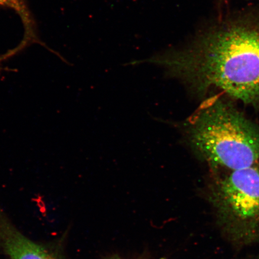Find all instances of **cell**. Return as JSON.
Returning a JSON list of instances; mask_svg holds the SVG:
<instances>
[{
  "instance_id": "obj_1",
  "label": "cell",
  "mask_w": 259,
  "mask_h": 259,
  "mask_svg": "<svg viewBox=\"0 0 259 259\" xmlns=\"http://www.w3.org/2000/svg\"><path fill=\"white\" fill-rule=\"evenodd\" d=\"M145 61L197 90H218L245 104L259 103V24L253 21L219 25L186 48Z\"/></svg>"
},
{
  "instance_id": "obj_2",
  "label": "cell",
  "mask_w": 259,
  "mask_h": 259,
  "mask_svg": "<svg viewBox=\"0 0 259 259\" xmlns=\"http://www.w3.org/2000/svg\"><path fill=\"white\" fill-rule=\"evenodd\" d=\"M188 129L193 148L213 166L234 170L259 163L258 128L220 99L204 103Z\"/></svg>"
},
{
  "instance_id": "obj_3",
  "label": "cell",
  "mask_w": 259,
  "mask_h": 259,
  "mask_svg": "<svg viewBox=\"0 0 259 259\" xmlns=\"http://www.w3.org/2000/svg\"><path fill=\"white\" fill-rule=\"evenodd\" d=\"M209 201L227 238L234 244L259 240V169L231 170L213 186Z\"/></svg>"
},
{
  "instance_id": "obj_4",
  "label": "cell",
  "mask_w": 259,
  "mask_h": 259,
  "mask_svg": "<svg viewBox=\"0 0 259 259\" xmlns=\"http://www.w3.org/2000/svg\"><path fill=\"white\" fill-rule=\"evenodd\" d=\"M0 243L11 259H59L21 234L0 209Z\"/></svg>"
},
{
  "instance_id": "obj_5",
  "label": "cell",
  "mask_w": 259,
  "mask_h": 259,
  "mask_svg": "<svg viewBox=\"0 0 259 259\" xmlns=\"http://www.w3.org/2000/svg\"><path fill=\"white\" fill-rule=\"evenodd\" d=\"M0 6H8L15 10L23 22L25 29V39H31L35 37L33 24L28 9L24 4V0H0Z\"/></svg>"
},
{
  "instance_id": "obj_6",
  "label": "cell",
  "mask_w": 259,
  "mask_h": 259,
  "mask_svg": "<svg viewBox=\"0 0 259 259\" xmlns=\"http://www.w3.org/2000/svg\"><path fill=\"white\" fill-rule=\"evenodd\" d=\"M258 259H259V258H258Z\"/></svg>"
}]
</instances>
